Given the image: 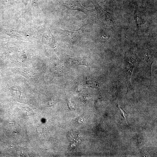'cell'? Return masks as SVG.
Wrapping results in <instances>:
<instances>
[{
	"label": "cell",
	"mask_w": 157,
	"mask_h": 157,
	"mask_svg": "<svg viewBox=\"0 0 157 157\" xmlns=\"http://www.w3.org/2000/svg\"><path fill=\"white\" fill-rule=\"evenodd\" d=\"M62 3L67 8L73 10L86 12L88 10L81 6L78 2L73 1L62 0Z\"/></svg>",
	"instance_id": "6da1fadb"
},
{
	"label": "cell",
	"mask_w": 157,
	"mask_h": 157,
	"mask_svg": "<svg viewBox=\"0 0 157 157\" xmlns=\"http://www.w3.org/2000/svg\"><path fill=\"white\" fill-rule=\"evenodd\" d=\"M92 3L96 7V8L98 10H99L100 13H102V14H103V16L105 17L104 18L106 19L110 20L111 22L113 21V19L110 15L104 10L102 8L99 6L97 3V2L94 1V0H92Z\"/></svg>",
	"instance_id": "7a4b0ae2"
},
{
	"label": "cell",
	"mask_w": 157,
	"mask_h": 157,
	"mask_svg": "<svg viewBox=\"0 0 157 157\" xmlns=\"http://www.w3.org/2000/svg\"><path fill=\"white\" fill-rule=\"evenodd\" d=\"M135 19L136 20L138 24H140L142 22V16L140 14L138 13H136L135 14Z\"/></svg>",
	"instance_id": "3957f363"
},
{
	"label": "cell",
	"mask_w": 157,
	"mask_h": 157,
	"mask_svg": "<svg viewBox=\"0 0 157 157\" xmlns=\"http://www.w3.org/2000/svg\"><path fill=\"white\" fill-rule=\"evenodd\" d=\"M118 107H119V108L120 110L122 116H123V118L125 119L126 123L127 124L126 120V117L127 115V114L119 106H118Z\"/></svg>",
	"instance_id": "277c9868"
}]
</instances>
